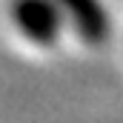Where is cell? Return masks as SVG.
<instances>
[{
	"label": "cell",
	"instance_id": "obj_1",
	"mask_svg": "<svg viewBox=\"0 0 123 123\" xmlns=\"http://www.w3.org/2000/svg\"><path fill=\"white\" fill-rule=\"evenodd\" d=\"M9 14L17 31L34 46H55L66 26V14L57 0H12Z\"/></svg>",
	"mask_w": 123,
	"mask_h": 123
},
{
	"label": "cell",
	"instance_id": "obj_2",
	"mask_svg": "<svg viewBox=\"0 0 123 123\" xmlns=\"http://www.w3.org/2000/svg\"><path fill=\"white\" fill-rule=\"evenodd\" d=\"M66 23L89 46H106L112 40V14L103 0H57Z\"/></svg>",
	"mask_w": 123,
	"mask_h": 123
}]
</instances>
